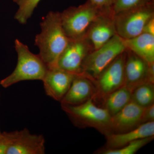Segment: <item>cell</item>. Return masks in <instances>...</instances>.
I'll list each match as a JSON object with an SVG mask.
<instances>
[{"instance_id":"cell-26","label":"cell","mask_w":154,"mask_h":154,"mask_svg":"<svg viewBox=\"0 0 154 154\" xmlns=\"http://www.w3.org/2000/svg\"><path fill=\"white\" fill-rule=\"evenodd\" d=\"M1 133H1V131H0V135H1Z\"/></svg>"},{"instance_id":"cell-18","label":"cell","mask_w":154,"mask_h":154,"mask_svg":"<svg viewBox=\"0 0 154 154\" xmlns=\"http://www.w3.org/2000/svg\"><path fill=\"white\" fill-rule=\"evenodd\" d=\"M131 100L143 108L152 104L154 102V84L146 82L135 88L132 91Z\"/></svg>"},{"instance_id":"cell-15","label":"cell","mask_w":154,"mask_h":154,"mask_svg":"<svg viewBox=\"0 0 154 154\" xmlns=\"http://www.w3.org/2000/svg\"><path fill=\"white\" fill-rule=\"evenodd\" d=\"M95 89L94 83L87 77L76 75L68 91L60 101L61 105H75L93 99Z\"/></svg>"},{"instance_id":"cell-21","label":"cell","mask_w":154,"mask_h":154,"mask_svg":"<svg viewBox=\"0 0 154 154\" xmlns=\"http://www.w3.org/2000/svg\"><path fill=\"white\" fill-rule=\"evenodd\" d=\"M154 0H115L112 11L113 16L120 12L144 5Z\"/></svg>"},{"instance_id":"cell-24","label":"cell","mask_w":154,"mask_h":154,"mask_svg":"<svg viewBox=\"0 0 154 154\" xmlns=\"http://www.w3.org/2000/svg\"><path fill=\"white\" fill-rule=\"evenodd\" d=\"M154 121V103L144 107L141 118V124Z\"/></svg>"},{"instance_id":"cell-22","label":"cell","mask_w":154,"mask_h":154,"mask_svg":"<svg viewBox=\"0 0 154 154\" xmlns=\"http://www.w3.org/2000/svg\"><path fill=\"white\" fill-rule=\"evenodd\" d=\"M18 131L3 132L0 135V154H6L17 136Z\"/></svg>"},{"instance_id":"cell-5","label":"cell","mask_w":154,"mask_h":154,"mask_svg":"<svg viewBox=\"0 0 154 154\" xmlns=\"http://www.w3.org/2000/svg\"><path fill=\"white\" fill-rule=\"evenodd\" d=\"M126 49L124 39L116 34L107 43L86 57L83 63L82 75L94 82Z\"/></svg>"},{"instance_id":"cell-16","label":"cell","mask_w":154,"mask_h":154,"mask_svg":"<svg viewBox=\"0 0 154 154\" xmlns=\"http://www.w3.org/2000/svg\"><path fill=\"white\" fill-rule=\"evenodd\" d=\"M124 41L126 49L134 53L149 64L154 63L153 35L143 33L134 38L124 39Z\"/></svg>"},{"instance_id":"cell-10","label":"cell","mask_w":154,"mask_h":154,"mask_svg":"<svg viewBox=\"0 0 154 154\" xmlns=\"http://www.w3.org/2000/svg\"><path fill=\"white\" fill-rule=\"evenodd\" d=\"M75 76L57 67L48 69L42 80L46 95L60 102Z\"/></svg>"},{"instance_id":"cell-9","label":"cell","mask_w":154,"mask_h":154,"mask_svg":"<svg viewBox=\"0 0 154 154\" xmlns=\"http://www.w3.org/2000/svg\"><path fill=\"white\" fill-rule=\"evenodd\" d=\"M125 63V85L132 90L146 82L154 84V63L149 64L134 53L126 49Z\"/></svg>"},{"instance_id":"cell-7","label":"cell","mask_w":154,"mask_h":154,"mask_svg":"<svg viewBox=\"0 0 154 154\" xmlns=\"http://www.w3.org/2000/svg\"><path fill=\"white\" fill-rule=\"evenodd\" d=\"M126 55L125 50L93 82L95 89L93 99L99 98L104 100L108 95L125 85L124 69Z\"/></svg>"},{"instance_id":"cell-14","label":"cell","mask_w":154,"mask_h":154,"mask_svg":"<svg viewBox=\"0 0 154 154\" xmlns=\"http://www.w3.org/2000/svg\"><path fill=\"white\" fill-rule=\"evenodd\" d=\"M154 135V121L143 123L129 131L106 135L107 141L103 149L120 148L137 140Z\"/></svg>"},{"instance_id":"cell-4","label":"cell","mask_w":154,"mask_h":154,"mask_svg":"<svg viewBox=\"0 0 154 154\" xmlns=\"http://www.w3.org/2000/svg\"><path fill=\"white\" fill-rule=\"evenodd\" d=\"M105 13L88 0L83 5L69 7L60 13L62 25L69 39L84 38L95 19Z\"/></svg>"},{"instance_id":"cell-11","label":"cell","mask_w":154,"mask_h":154,"mask_svg":"<svg viewBox=\"0 0 154 154\" xmlns=\"http://www.w3.org/2000/svg\"><path fill=\"white\" fill-rule=\"evenodd\" d=\"M113 17L109 13L101 14L91 25L85 37L93 51L101 47L116 34Z\"/></svg>"},{"instance_id":"cell-17","label":"cell","mask_w":154,"mask_h":154,"mask_svg":"<svg viewBox=\"0 0 154 154\" xmlns=\"http://www.w3.org/2000/svg\"><path fill=\"white\" fill-rule=\"evenodd\" d=\"M132 90L125 85L112 92L103 100L104 108L112 116L128 104L131 100Z\"/></svg>"},{"instance_id":"cell-6","label":"cell","mask_w":154,"mask_h":154,"mask_svg":"<svg viewBox=\"0 0 154 154\" xmlns=\"http://www.w3.org/2000/svg\"><path fill=\"white\" fill-rule=\"evenodd\" d=\"M153 17L154 2L115 14L113 19L116 34L124 39L138 36Z\"/></svg>"},{"instance_id":"cell-3","label":"cell","mask_w":154,"mask_h":154,"mask_svg":"<svg viewBox=\"0 0 154 154\" xmlns=\"http://www.w3.org/2000/svg\"><path fill=\"white\" fill-rule=\"evenodd\" d=\"M61 107L75 126L94 128L105 136L110 134L111 116L105 108L96 106L92 98L79 105Z\"/></svg>"},{"instance_id":"cell-19","label":"cell","mask_w":154,"mask_h":154,"mask_svg":"<svg viewBox=\"0 0 154 154\" xmlns=\"http://www.w3.org/2000/svg\"><path fill=\"white\" fill-rule=\"evenodd\" d=\"M41 0H14L19 9L14 18L22 25L26 24Z\"/></svg>"},{"instance_id":"cell-23","label":"cell","mask_w":154,"mask_h":154,"mask_svg":"<svg viewBox=\"0 0 154 154\" xmlns=\"http://www.w3.org/2000/svg\"><path fill=\"white\" fill-rule=\"evenodd\" d=\"M92 4L104 13H112V8L115 0H90Z\"/></svg>"},{"instance_id":"cell-25","label":"cell","mask_w":154,"mask_h":154,"mask_svg":"<svg viewBox=\"0 0 154 154\" xmlns=\"http://www.w3.org/2000/svg\"><path fill=\"white\" fill-rule=\"evenodd\" d=\"M143 33H148L154 36V17L146 24L144 28Z\"/></svg>"},{"instance_id":"cell-12","label":"cell","mask_w":154,"mask_h":154,"mask_svg":"<svg viewBox=\"0 0 154 154\" xmlns=\"http://www.w3.org/2000/svg\"><path fill=\"white\" fill-rule=\"evenodd\" d=\"M143 109L131 100L118 113L111 116L110 134L127 132L140 125Z\"/></svg>"},{"instance_id":"cell-8","label":"cell","mask_w":154,"mask_h":154,"mask_svg":"<svg viewBox=\"0 0 154 154\" xmlns=\"http://www.w3.org/2000/svg\"><path fill=\"white\" fill-rule=\"evenodd\" d=\"M93 51L86 37L70 39L58 60L56 67L75 75H82V68L86 57Z\"/></svg>"},{"instance_id":"cell-2","label":"cell","mask_w":154,"mask_h":154,"mask_svg":"<svg viewBox=\"0 0 154 154\" xmlns=\"http://www.w3.org/2000/svg\"><path fill=\"white\" fill-rule=\"evenodd\" d=\"M15 48L18 56L17 66L11 75L1 81V85L8 88L22 81H42L48 67L39 55L31 52L18 39L15 40Z\"/></svg>"},{"instance_id":"cell-1","label":"cell","mask_w":154,"mask_h":154,"mask_svg":"<svg viewBox=\"0 0 154 154\" xmlns=\"http://www.w3.org/2000/svg\"><path fill=\"white\" fill-rule=\"evenodd\" d=\"M41 32L35 36L38 55L48 68L56 67L58 60L69 41L62 25L60 13L50 11L40 23Z\"/></svg>"},{"instance_id":"cell-20","label":"cell","mask_w":154,"mask_h":154,"mask_svg":"<svg viewBox=\"0 0 154 154\" xmlns=\"http://www.w3.org/2000/svg\"><path fill=\"white\" fill-rule=\"evenodd\" d=\"M153 136L144 138L131 142L126 145L116 149H102L101 153L104 154H134L152 140Z\"/></svg>"},{"instance_id":"cell-13","label":"cell","mask_w":154,"mask_h":154,"mask_svg":"<svg viewBox=\"0 0 154 154\" xmlns=\"http://www.w3.org/2000/svg\"><path fill=\"white\" fill-rule=\"evenodd\" d=\"M45 139L42 134H32L27 128L17 131L6 154H44Z\"/></svg>"}]
</instances>
